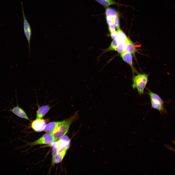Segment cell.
<instances>
[{
	"label": "cell",
	"mask_w": 175,
	"mask_h": 175,
	"mask_svg": "<svg viewBox=\"0 0 175 175\" xmlns=\"http://www.w3.org/2000/svg\"><path fill=\"white\" fill-rule=\"evenodd\" d=\"M79 117V111H77L73 115L62 121L59 127L51 133L56 140L67 133L71 124L73 122L77 121Z\"/></svg>",
	"instance_id": "obj_1"
},
{
	"label": "cell",
	"mask_w": 175,
	"mask_h": 175,
	"mask_svg": "<svg viewBox=\"0 0 175 175\" xmlns=\"http://www.w3.org/2000/svg\"><path fill=\"white\" fill-rule=\"evenodd\" d=\"M148 81V76L146 74H139L133 78L132 88H136L140 95L143 94Z\"/></svg>",
	"instance_id": "obj_2"
},
{
	"label": "cell",
	"mask_w": 175,
	"mask_h": 175,
	"mask_svg": "<svg viewBox=\"0 0 175 175\" xmlns=\"http://www.w3.org/2000/svg\"><path fill=\"white\" fill-rule=\"evenodd\" d=\"M22 15L23 19V29L24 34L27 41L30 56V41L32 31L30 25L27 20L24 12L22 2H21Z\"/></svg>",
	"instance_id": "obj_3"
},
{
	"label": "cell",
	"mask_w": 175,
	"mask_h": 175,
	"mask_svg": "<svg viewBox=\"0 0 175 175\" xmlns=\"http://www.w3.org/2000/svg\"><path fill=\"white\" fill-rule=\"evenodd\" d=\"M56 140L51 133H47L35 141L28 144L31 146L38 145L50 144Z\"/></svg>",
	"instance_id": "obj_4"
},
{
	"label": "cell",
	"mask_w": 175,
	"mask_h": 175,
	"mask_svg": "<svg viewBox=\"0 0 175 175\" xmlns=\"http://www.w3.org/2000/svg\"><path fill=\"white\" fill-rule=\"evenodd\" d=\"M46 120L43 119H37L32 122L31 126L35 131L40 132L44 131L46 125Z\"/></svg>",
	"instance_id": "obj_5"
},
{
	"label": "cell",
	"mask_w": 175,
	"mask_h": 175,
	"mask_svg": "<svg viewBox=\"0 0 175 175\" xmlns=\"http://www.w3.org/2000/svg\"><path fill=\"white\" fill-rule=\"evenodd\" d=\"M9 110L20 118L30 120L26 112L18 106L17 102L16 106L14 107Z\"/></svg>",
	"instance_id": "obj_6"
},
{
	"label": "cell",
	"mask_w": 175,
	"mask_h": 175,
	"mask_svg": "<svg viewBox=\"0 0 175 175\" xmlns=\"http://www.w3.org/2000/svg\"><path fill=\"white\" fill-rule=\"evenodd\" d=\"M59 139L60 148L59 152L65 150H68L70 145V141L69 138L67 136L64 135Z\"/></svg>",
	"instance_id": "obj_7"
},
{
	"label": "cell",
	"mask_w": 175,
	"mask_h": 175,
	"mask_svg": "<svg viewBox=\"0 0 175 175\" xmlns=\"http://www.w3.org/2000/svg\"><path fill=\"white\" fill-rule=\"evenodd\" d=\"M62 122V121L49 123L46 124L44 131L47 133H52L59 127Z\"/></svg>",
	"instance_id": "obj_8"
},
{
	"label": "cell",
	"mask_w": 175,
	"mask_h": 175,
	"mask_svg": "<svg viewBox=\"0 0 175 175\" xmlns=\"http://www.w3.org/2000/svg\"><path fill=\"white\" fill-rule=\"evenodd\" d=\"M51 107L49 105H46L38 107L36 112V119L43 118L51 109Z\"/></svg>",
	"instance_id": "obj_9"
},
{
	"label": "cell",
	"mask_w": 175,
	"mask_h": 175,
	"mask_svg": "<svg viewBox=\"0 0 175 175\" xmlns=\"http://www.w3.org/2000/svg\"><path fill=\"white\" fill-rule=\"evenodd\" d=\"M121 56L124 61L132 67V57L131 53L126 51L121 54Z\"/></svg>",
	"instance_id": "obj_10"
},
{
	"label": "cell",
	"mask_w": 175,
	"mask_h": 175,
	"mask_svg": "<svg viewBox=\"0 0 175 175\" xmlns=\"http://www.w3.org/2000/svg\"><path fill=\"white\" fill-rule=\"evenodd\" d=\"M126 51L131 54H134L136 51L134 44L128 38L126 40Z\"/></svg>",
	"instance_id": "obj_11"
},
{
	"label": "cell",
	"mask_w": 175,
	"mask_h": 175,
	"mask_svg": "<svg viewBox=\"0 0 175 175\" xmlns=\"http://www.w3.org/2000/svg\"><path fill=\"white\" fill-rule=\"evenodd\" d=\"M51 144L52 147V164H53L54 160L55 157L58 153L60 149V143L59 141L58 140L56 142L54 141Z\"/></svg>",
	"instance_id": "obj_12"
},
{
	"label": "cell",
	"mask_w": 175,
	"mask_h": 175,
	"mask_svg": "<svg viewBox=\"0 0 175 175\" xmlns=\"http://www.w3.org/2000/svg\"><path fill=\"white\" fill-rule=\"evenodd\" d=\"M151 107L156 109L160 112H166V111L164 108L163 105L159 102L150 99Z\"/></svg>",
	"instance_id": "obj_13"
},
{
	"label": "cell",
	"mask_w": 175,
	"mask_h": 175,
	"mask_svg": "<svg viewBox=\"0 0 175 175\" xmlns=\"http://www.w3.org/2000/svg\"><path fill=\"white\" fill-rule=\"evenodd\" d=\"M118 14V12L114 9L108 7L106 8L105 15L106 18H113Z\"/></svg>",
	"instance_id": "obj_14"
},
{
	"label": "cell",
	"mask_w": 175,
	"mask_h": 175,
	"mask_svg": "<svg viewBox=\"0 0 175 175\" xmlns=\"http://www.w3.org/2000/svg\"><path fill=\"white\" fill-rule=\"evenodd\" d=\"M67 150H65L61 152H59L54 158L53 164H57L61 162L65 156Z\"/></svg>",
	"instance_id": "obj_15"
},
{
	"label": "cell",
	"mask_w": 175,
	"mask_h": 175,
	"mask_svg": "<svg viewBox=\"0 0 175 175\" xmlns=\"http://www.w3.org/2000/svg\"><path fill=\"white\" fill-rule=\"evenodd\" d=\"M148 91V94L149 96L150 99L158 101L161 104L164 105V101L158 95L149 89Z\"/></svg>",
	"instance_id": "obj_16"
},
{
	"label": "cell",
	"mask_w": 175,
	"mask_h": 175,
	"mask_svg": "<svg viewBox=\"0 0 175 175\" xmlns=\"http://www.w3.org/2000/svg\"><path fill=\"white\" fill-rule=\"evenodd\" d=\"M99 3L105 7L114 4H119L114 0H95Z\"/></svg>",
	"instance_id": "obj_17"
},
{
	"label": "cell",
	"mask_w": 175,
	"mask_h": 175,
	"mask_svg": "<svg viewBox=\"0 0 175 175\" xmlns=\"http://www.w3.org/2000/svg\"><path fill=\"white\" fill-rule=\"evenodd\" d=\"M126 41H121L118 42V46L116 51L119 53L121 54L126 51Z\"/></svg>",
	"instance_id": "obj_18"
},
{
	"label": "cell",
	"mask_w": 175,
	"mask_h": 175,
	"mask_svg": "<svg viewBox=\"0 0 175 175\" xmlns=\"http://www.w3.org/2000/svg\"><path fill=\"white\" fill-rule=\"evenodd\" d=\"M117 31L118 34L117 37L118 42L121 41H126L128 37L124 33L120 28L118 29Z\"/></svg>",
	"instance_id": "obj_19"
},
{
	"label": "cell",
	"mask_w": 175,
	"mask_h": 175,
	"mask_svg": "<svg viewBox=\"0 0 175 175\" xmlns=\"http://www.w3.org/2000/svg\"><path fill=\"white\" fill-rule=\"evenodd\" d=\"M117 37L114 39L112 42L110 47H109V49H108L109 50L114 51L116 50V49L118 46Z\"/></svg>",
	"instance_id": "obj_20"
},
{
	"label": "cell",
	"mask_w": 175,
	"mask_h": 175,
	"mask_svg": "<svg viewBox=\"0 0 175 175\" xmlns=\"http://www.w3.org/2000/svg\"><path fill=\"white\" fill-rule=\"evenodd\" d=\"M113 24L117 29L120 28V23L119 15H117L113 18Z\"/></svg>",
	"instance_id": "obj_21"
},
{
	"label": "cell",
	"mask_w": 175,
	"mask_h": 175,
	"mask_svg": "<svg viewBox=\"0 0 175 175\" xmlns=\"http://www.w3.org/2000/svg\"><path fill=\"white\" fill-rule=\"evenodd\" d=\"M108 29L109 32L112 33L116 31L115 27L113 23L108 25Z\"/></svg>",
	"instance_id": "obj_22"
},
{
	"label": "cell",
	"mask_w": 175,
	"mask_h": 175,
	"mask_svg": "<svg viewBox=\"0 0 175 175\" xmlns=\"http://www.w3.org/2000/svg\"><path fill=\"white\" fill-rule=\"evenodd\" d=\"M111 33V36L113 39H115L118 36V34L117 31H115Z\"/></svg>",
	"instance_id": "obj_23"
},
{
	"label": "cell",
	"mask_w": 175,
	"mask_h": 175,
	"mask_svg": "<svg viewBox=\"0 0 175 175\" xmlns=\"http://www.w3.org/2000/svg\"><path fill=\"white\" fill-rule=\"evenodd\" d=\"M106 23L108 25L113 23L112 18L106 17Z\"/></svg>",
	"instance_id": "obj_24"
}]
</instances>
